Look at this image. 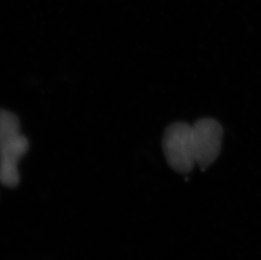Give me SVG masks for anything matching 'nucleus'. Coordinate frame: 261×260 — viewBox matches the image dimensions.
Instances as JSON below:
<instances>
[{"label":"nucleus","instance_id":"2","mask_svg":"<svg viewBox=\"0 0 261 260\" xmlns=\"http://www.w3.org/2000/svg\"><path fill=\"white\" fill-rule=\"evenodd\" d=\"M223 129L213 118H201L192 125L193 145L195 163L201 168L209 167L222 149Z\"/></svg>","mask_w":261,"mask_h":260},{"label":"nucleus","instance_id":"3","mask_svg":"<svg viewBox=\"0 0 261 260\" xmlns=\"http://www.w3.org/2000/svg\"><path fill=\"white\" fill-rule=\"evenodd\" d=\"M29 142L22 135L13 138L0 149V183L7 188H15L20 183L18 162L28 152Z\"/></svg>","mask_w":261,"mask_h":260},{"label":"nucleus","instance_id":"5","mask_svg":"<svg viewBox=\"0 0 261 260\" xmlns=\"http://www.w3.org/2000/svg\"><path fill=\"white\" fill-rule=\"evenodd\" d=\"M0 149H1V145H0Z\"/></svg>","mask_w":261,"mask_h":260},{"label":"nucleus","instance_id":"1","mask_svg":"<svg viewBox=\"0 0 261 260\" xmlns=\"http://www.w3.org/2000/svg\"><path fill=\"white\" fill-rule=\"evenodd\" d=\"M163 148L167 162L176 172L188 173L196 164L192 125L189 123L177 122L168 126L163 135Z\"/></svg>","mask_w":261,"mask_h":260},{"label":"nucleus","instance_id":"4","mask_svg":"<svg viewBox=\"0 0 261 260\" xmlns=\"http://www.w3.org/2000/svg\"><path fill=\"white\" fill-rule=\"evenodd\" d=\"M20 121L10 111L0 109V145L20 135Z\"/></svg>","mask_w":261,"mask_h":260}]
</instances>
